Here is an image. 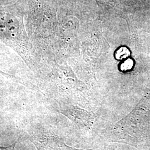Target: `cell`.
Returning <instances> with one entry per match:
<instances>
[{"instance_id": "cell-3", "label": "cell", "mask_w": 150, "mask_h": 150, "mask_svg": "<svg viewBox=\"0 0 150 150\" xmlns=\"http://www.w3.org/2000/svg\"><path fill=\"white\" fill-rule=\"evenodd\" d=\"M15 144L8 146V147H1V150H14V147H15Z\"/></svg>"}, {"instance_id": "cell-1", "label": "cell", "mask_w": 150, "mask_h": 150, "mask_svg": "<svg viewBox=\"0 0 150 150\" xmlns=\"http://www.w3.org/2000/svg\"><path fill=\"white\" fill-rule=\"evenodd\" d=\"M130 52L129 49L126 47H121L118 49L116 53V58L118 60L125 59L129 57Z\"/></svg>"}, {"instance_id": "cell-2", "label": "cell", "mask_w": 150, "mask_h": 150, "mask_svg": "<svg viewBox=\"0 0 150 150\" xmlns=\"http://www.w3.org/2000/svg\"><path fill=\"white\" fill-rule=\"evenodd\" d=\"M134 66V62L131 59L126 60L121 66V69L122 71L131 70Z\"/></svg>"}]
</instances>
